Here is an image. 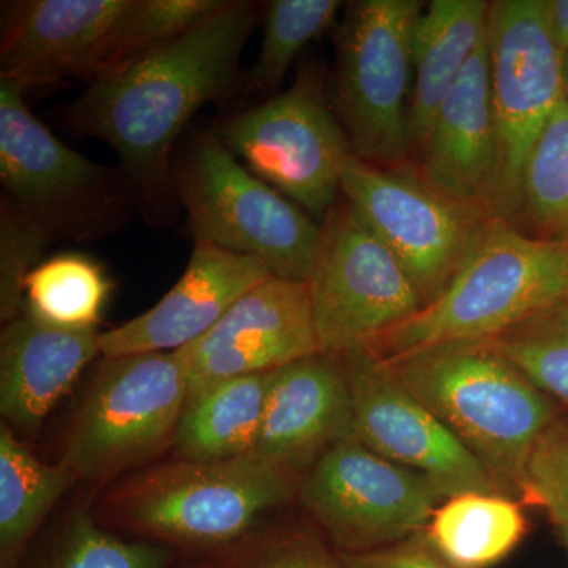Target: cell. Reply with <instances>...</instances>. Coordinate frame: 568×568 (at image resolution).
<instances>
[{
	"label": "cell",
	"instance_id": "cell-1",
	"mask_svg": "<svg viewBox=\"0 0 568 568\" xmlns=\"http://www.w3.org/2000/svg\"><path fill=\"white\" fill-rule=\"evenodd\" d=\"M256 11V3L224 0L171 43L89 82L67 110L73 132L118 153L138 211L153 226L179 216L175 142L201 108L233 92Z\"/></svg>",
	"mask_w": 568,
	"mask_h": 568
},
{
	"label": "cell",
	"instance_id": "cell-2",
	"mask_svg": "<svg viewBox=\"0 0 568 568\" xmlns=\"http://www.w3.org/2000/svg\"><path fill=\"white\" fill-rule=\"evenodd\" d=\"M384 364L480 459L504 495L523 499L530 455L562 414L559 403L488 342L446 343Z\"/></svg>",
	"mask_w": 568,
	"mask_h": 568
},
{
	"label": "cell",
	"instance_id": "cell-3",
	"mask_svg": "<svg viewBox=\"0 0 568 568\" xmlns=\"http://www.w3.org/2000/svg\"><path fill=\"white\" fill-rule=\"evenodd\" d=\"M568 246L489 220L443 294L368 353L396 361L426 347L487 342L564 304Z\"/></svg>",
	"mask_w": 568,
	"mask_h": 568
},
{
	"label": "cell",
	"instance_id": "cell-4",
	"mask_svg": "<svg viewBox=\"0 0 568 568\" xmlns=\"http://www.w3.org/2000/svg\"><path fill=\"white\" fill-rule=\"evenodd\" d=\"M297 476L264 459H178L130 478L108 511L123 528L189 549H215L245 537L257 519L297 495Z\"/></svg>",
	"mask_w": 568,
	"mask_h": 568
},
{
	"label": "cell",
	"instance_id": "cell-5",
	"mask_svg": "<svg viewBox=\"0 0 568 568\" xmlns=\"http://www.w3.org/2000/svg\"><path fill=\"white\" fill-rule=\"evenodd\" d=\"M174 189L194 244L252 257L282 278L308 280L321 223L246 170L215 126L197 133L175 162Z\"/></svg>",
	"mask_w": 568,
	"mask_h": 568
},
{
	"label": "cell",
	"instance_id": "cell-6",
	"mask_svg": "<svg viewBox=\"0 0 568 568\" xmlns=\"http://www.w3.org/2000/svg\"><path fill=\"white\" fill-rule=\"evenodd\" d=\"M420 0H355L336 29L334 106L351 152L384 170L410 166L413 48Z\"/></svg>",
	"mask_w": 568,
	"mask_h": 568
},
{
	"label": "cell",
	"instance_id": "cell-7",
	"mask_svg": "<svg viewBox=\"0 0 568 568\" xmlns=\"http://www.w3.org/2000/svg\"><path fill=\"white\" fill-rule=\"evenodd\" d=\"M24 92L0 80V181L10 200L52 237L92 242L118 233L138 209L125 174L63 144Z\"/></svg>",
	"mask_w": 568,
	"mask_h": 568
},
{
	"label": "cell",
	"instance_id": "cell-8",
	"mask_svg": "<svg viewBox=\"0 0 568 568\" xmlns=\"http://www.w3.org/2000/svg\"><path fill=\"white\" fill-rule=\"evenodd\" d=\"M246 170L301 205L317 223L339 201L351 148L323 71L305 61L293 84L215 126Z\"/></svg>",
	"mask_w": 568,
	"mask_h": 568
},
{
	"label": "cell",
	"instance_id": "cell-9",
	"mask_svg": "<svg viewBox=\"0 0 568 568\" xmlns=\"http://www.w3.org/2000/svg\"><path fill=\"white\" fill-rule=\"evenodd\" d=\"M190 384L174 353L104 357L67 437L77 480L106 481L173 447Z\"/></svg>",
	"mask_w": 568,
	"mask_h": 568
},
{
	"label": "cell",
	"instance_id": "cell-10",
	"mask_svg": "<svg viewBox=\"0 0 568 568\" xmlns=\"http://www.w3.org/2000/svg\"><path fill=\"white\" fill-rule=\"evenodd\" d=\"M488 51L497 140L491 219L514 226L526 164L562 103L564 52L549 31L547 0L491 2Z\"/></svg>",
	"mask_w": 568,
	"mask_h": 568
},
{
	"label": "cell",
	"instance_id": "cell-11",
	"mask_svg": "<svg viewBox=\"0 0 568 568\" xmlns=\"http://www.w3.org/2000/svg\"><path fill=\"white\" fill-rule=\"evenodd\" d=\"M306 280L321 353L368 351L424 308L413 280L345 197L321 223Z\"/></svg>",
	"mask_w": 568,
	"mask_h": 568
},
{
	"label": "cell",
	"instance_id": "cell-12",
	"mask_svg": "<svg viewBox=\"0 0 568 568\" xmlns=\"http://www.w3.org/2000/svg\"><path fill=\"white\" fill-rule=\"evenodd\" d=\"M297 496L342 552L388 547L422 532L446 499L420 474L381 457L354 436L313 463Z\"/></svg>",
	"mask_w": 568,
	"mask_h": 568
},
{
	"label": "cell",
	"instance_id": "cell-13",
	"mask_svg": "<svg viewBox=\"0 0 568 568\" xmlns=\"http://www.w3.org/2000/svg\"><path fill=\"white\" fill-rule=\"evenodd\" d=\"M342 194L358 219L395 254L424 306L436 301L489 222L406 170L373 166L351 153Z\"/></svg>",
	"mask_w": 568,
	"mask_h": 568
},
{
	"label": "cell",
	"instance_id": "cell-14",
	"mask_svg": "<svg viewBox=\"0 0 568 568\" xmlns=\"http://www.w3.org/2000/svg\"><path fill=\"white\" fill-rule=\"evenodd\" d=\"M345 369L353 433L366 447L420 474L444 497L503 489L480 459L368 351L338 355ZM507 496V495H506Z\"/></svg>",
	"mask_w": 568,
	"mask_h": 568
},
{
	"label": "cell",
	"instance_id": "cell-15",
	"mask_svg": "<svg viewBox=\"0 0 568 568\" xmlns=\"http://www.w3.org/2000/svg\"><path fill=\"white\" fill-rule=\"evenodd\" d=\"M321 353L306 282L271 275L175 357L190 394L230 377L272 373Z\"/></svg>",
	"mask_w": 568,
	"mask_h": 568
},
{
	"label": "cell",
	"instance_id": "cell-16",
	"mask_svg": "<svg viewBox=\"0 0 568 568\" xmlns=\"http://www.w3.org/2000/svg\"><path fill=\"white\" fill-rule=\"evenodd\" d=\"M129 0L3 3L0 80L22 88L91 82L104 40Z\"/></svg>",
	"mask_w": 568,
	"mask_h": 568
},
{
	"label": "cell",
	"instance_id": "cell-17",
	"mask_svg": "<svg viewBox=\"0 0 568 568\" xmlns=\"http://www.w3.org/2000/svg\"><path fill=\"white\" fill-rule=\"evenodd\" d=\"M271 275L252 257L194 244L174 286L148 312L100 334V351L104 357L181 351L207 334L242 295Z\"/></svg>",
	"mask_w": 568,
	"mask_h": 568
},
{
	"label": "cell",
	"instance_id": "cell-18",
	"mask_svg": "<svg viewBox=\"0 0 568 568\" xmlns=\"http://www.w3.org/2000/svg\"><path fill=\"white\" fill-rule=\"evenodd\" d=\"M351 436L353 402L338 355L317 353L274 372L254 457L298 476Z\"/></svg>",
	"mask_w": 568,
	"mask_h": 568
},
{
	"label": "cell",
	"instance_id": "cell-19",
	"mask_svg": "<svg viewBox=\"0 0 568 568\" xmlns=\"http://www.w3.org/2000/svg\"><path fill=\"white\" fill-rule=\"evenodd\" d=\"M409 168L437 192L493 220L497 140L488 33L440 104L424 159Z\"/></svg>",
	"mask_w": 568,
	"mask_h": 568
},
{
	"label": "cell",
	"instance_id": "cell-20",
	"mask_svg": "<svg viewBox=\"0 0 568 568\" xmlns=\"http://www.w3.org/2000/svg\"><path fill=\"white\" fill-rule=\"evenodd\" d=\"M99 354L97 328L65 331L26 313L6 324L0 336V414L6 424L13 432H36Z\"/></svg>",
	"mask_w": 568,
	"mask_h": 568
},
{
	"label": "cell",
	"instance_id": "cell-21",
	"mask_svg": "<svg viewBox=\"0 0 568 568\" xmlns=\"http://www.w3.org/2000/svg\"><path fill=\"white\" fill-rule=\"evenodd\" d=\"M485 0H433L414 36L409 103L410 166L424 159L437 112L488 33Z\"/></svg>",
	"mask_w": 568,
	"mask_h": 568
},
{
	"label": "cell",
	"instance_id": "cell-22",
	"mask_svg": "<svg viewBox=\"0 0 568 568\" xmlns=\"http://www.w3.org/2000/svg\"><path fill=\"white\" fill-rule=\"evenodd\" d=\"M272 375L230 377L192 392L175 433V457L223 462L253 455Z\"/></svg>",
	"mask_w": 568,
	"mask_h": 568
},
{
	"label": "cell",
	"instance_id": "cell-23",
	"mask_svg": "<svg viewBox=\"0 0 568 568\" xmlns=\"http://www.w3.org/2000/svg\"><path fill=\"white\" fill-rule=\"evenodd\" d=\"M422 532L452 566L489 568L517 549L528 521L521 500L470 491L444 499Z\"/></svg>",
	"mask_w": 568,
	"mask_h": 568
},
{
	"label": "cell",
	"instance_id": "cell-24",
	"mask_svg": "<svg viewBox=\"0 0 568 568\" xmlns=\"http://www.w3.org/2000/svg\"><path fill=\"white\" fill-rule=\"evenodd\" d=\"M77 481L63 465L41 462L3 422L0 426V560L17 568L29 540Z\"/></svg>",
	"mask_w": 568,
	"mask_h": 568
},
{
	"label": "cell",
	"instance_id": "cell-25",
	"mask_svg": "<svg viewBox=\"0 0 568 568\" xmlns=\"http://www.w3.org/2000/svg\"><path fill=\"white\" fill-rule=\"evenodd\" d=\"M112 282L88 254L62 253L43 261L26 280V315L65 331H92L102 323Z\"/></svg>",
	"mask_w": 568,
	"mask_h": 568
},
{
	"label": "cell",
	"instance_id": "cell-26",
	"mask_svg": "<svg viewBox=\"0 0 568 568\" xmlns=\"http://www.w3.org/2000/svg\"><path fill=\"white\" fill-rule=\"evenodd\" d=\"M514 227L538 241L568 246V112L562 103L526 164Z\"/></svg>",
	"mask_w": 568,
	"mask_h": 568
},
{
	"label": "cell",
	"instance_id": "cell-27",
	"mask_svg": "<svg viewBox=\"0 0 568 568\" xmlns=\"http://www.w3.org/2000/svg\"><path fill=\"white\" fill-rule=\"evenodd\" d=\"M338 0H272L265 3L263 43L246 74V88L261 95H278L287 71L310 41L334 26Z\"/></svg>",
	"mask_w": 568,
	"mask_h": 568
},
{
	"label": "cell",
	"instance_id": "cell-28",
	"mask_svg": "<svg viewBox=\"0 0 568 568\" xmlns=\"http://www.w3.org/2000/svg\"><path fill=\"white\" fill-rule=\"evenodd\" d=\"M224 0H129L104 40L93 80L171 43L219 10Z\"/></svg>",
	"mask_w": 568,
	"mask_h": 568
},
{
	"label": "cell",
	"instance_id": "cell-29",
	"mask_svg": "<svg viewBox=\"0 0 568 568\" xmlns=\"http://www.w3.org/2000/svg\"><path fill=\"white\" fill-rule=\"evenodd\" d=\"M556 403L568 406V310L564 305L487 339Z\"/></svg>",
	"mask_w": 568,
	"mask_h": 568
},
{
	"label": "cell",
	"instance_id": "cell-30",
	"mask_svg": "<svg viewBox=\"0 0 568 568\" xmlns=\"http://www.w3.org/2000/svg\"><path fill=\"white\" fill-rule=\"evenodd\" d=\"M170 562V549L122 540L78 511L62 529L47 568H166Z\"/></svg>",
	"mask_w": 568,
	"mask_h": 568
},
{
	"label": "cell",
	"instance_id": "cell-31",
	"mask_svg": "<svg viewBox=\"0 0 568 568\" xmlns=\"http://www.w3.org/2000/svg\"><path fill=\"white\" fill-rule=\"evenodd\" d=\"M52 235L3 194L0 203V321L20 316L26 280L40 264Z\"/></svg>",
	"mask_w": 568,
	"mask_h": 568
},
{
	"label": "cell",
	"instance_id": "cell-32",
	"mask_svg": "<svg viewBox=\"0 0 568 568\" xmlns=\"http://www.w3.org/2000/svg\"><path fill=\"white\" fill-rule=\"evenodd\" d=\"M521 500L544 508L559 529L568 528V414H560L538 439Z\"/></svg>",
	"mask_w": 568,
	"mask_h": 568
},
{
	"label": "cell",
	"instance_id": "cell-33",
	"mask_svg": "<svg viewBox=\"0 0 568 568\" xmlns=\"http://www.w3.org/2000/svg\"><path fill=\"white\" fill-rule=\"evenodd\" d=\"M336 552L346 568H458L432 547L424 532L369 551Z\"/></svg>",
	"mask_w": 568,
	"mask_h": 568
},
{
	"label": "cell",
	"instance_id": "cell-34",
	"mask_svg": "<svg viewBox=\"0 0 568 568\" xmlns=\"http://www.w3.org/2000/svg\"><path fill=\"white\" fill-rule=\"evenodd\" d=\"M242 568H346L338 552H331L312 537L275 541L246 560Z\"/></svg>",
	"mask_w": 568,
	"mask_h": 568
},
{
	"label": "cell",
	"instance_id": "cell-35",
	"mask_svg": "<svg viewBox=\"0 0 568 568\" xmlns=\"http://www.w3.org/2000/svg\"><path fill=\"white\" fill-rule=\"evenodd\" d=\"M549 31L564 54L568 51V0H547Z\"/></svg>",
	"mask_w": 568,
	"mask_h": 568
},
{
	"label": "cell",
	"instance_id": "cell-36",
	"mask_svg": "<svg viewBox=\"0 0 568 568\" xmlns=\"http://www.w3.org/2000/svg\"><path fill=\"white\" fill-rule=\"evenodd\" d=\"M562 106L568 112V54H564Z\"/></svg>",
	"mask_w": 568,
	"mask_h": 568
},
{
	"label": "cell",
	"instance_id": "cell-37",
	"mask_svg": "<svg viewBox=\"0 0 568 568\" xmlns=\"http://www.w3.org/2000/svg\"><path fill=\"white\" fill-rule=\"evenodd\" d=\"M560 538H562L564 547L567 549L568 555V528L559 529Z\"/></svg>",
	"mask_w": 568,
	"mask_h": 568
},
{
	"label": "cell",
	"instance_id": "cell-38",
	"mask_svg": "<svg viewBox=\"0 0 568 568\" xmlns=\"http://www.w3.org/2000/svg\"><path fill=\"white\" fill-rule=\"evenodd\" d=\"M564 306L568 310V280H567V290H566V297H564Z\"/></svg>",
	"mask_w": 568,
	"mask_h": 568
},
{
	"label": "cell",
	"instance_id": "cell-39",
	"mask_svg": "<svg viewBox=\"0 0 568 568\" xmlns=\"http://www.w3.org/2000/svg\"><path fill=\"white\" fill-rule=\"evenodd\" d=\"M566 54H568V51L566 52Z\"/></svg>",
	"mask_w": 568,
	"mask_h": 568
}]
</instances>
